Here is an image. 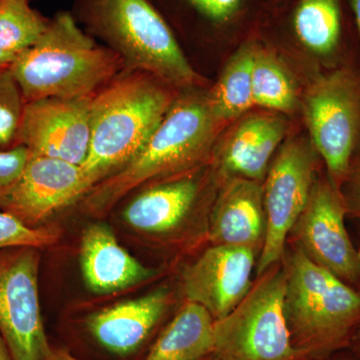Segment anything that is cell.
Returning a JSON list of instances; mask_svg holds the SVG:
<instances>
[{"mask_svg":"<svg viewBox=\"0 0 360 360\" xmlns=\"http://www.w3.org/2000/svg\"><path fill=\"white\" fill-rule=\"evenodd\" d=\"M224 124L213 113L207 94L181 90L141 151L82 198L84 210L103 214L143 184L200 167Z\"/></svg>","mask_w":360,"mask_h":360,"instance_id":"obj_1","label":"cell"},{"mask_svg":"<svg viewBox=\"0 0 360 360\" xmlns=\"http://www.w3.org/2000/svg\"><path fill=\"white\" fill-rule=\"evenodd\" d=\"M181 90L141 70H122L91 99V135L82 168L92 188L148 142Z\"/></svg>","mask_w":360,"mask_h":360,"instance_id":"obj_2","label":"cell"},{"mask_svg":"<svg viewBox=\"0 0 360 360\" xmlns=\"http://www.w3.org/2000/svg\"><path fill=\"white\" fill-rule=\"evenodd\" d=\"M70 13L85 32L122 58L125 70L150 73L179 90L202 84L153 0H75Z\"/></svg>","mask_w":360,"mask_h":360,"instance_id":"obj_3","label":"cell"},{"mask_svg":"<svg viewBox=\"0 0 360 360\" xmlns=\"http://www.w3.org/2000/svg\"><path fill=\"white\" fill-rule=\"evenodd\" d=\"M9 70L27 103L94 96L125 68L115 52L85 32L70 11H63Z\"/></svg>","mask_w":360,"mask_h":360,"instance_id":"obj_4","label":"cell"},{"mask_svg":"<svg viewBox=\"0 0 360 360\" xmlns=\"http://www.w3.org/2000/svg\"><path fill=\"white\" fill-rule=\"evenodd\" d=\"M284 316L293 347L304 357L335 352L360 326V291L312 262L298 248L283 264Z\"/></svg>","mask_w":360,"mask_h":360,"instance_id":"obj_5","label":"cell"},{"mask_svg":"<svg viewBox=\"0 0 360 360\" xmlns=\"http://www.w3.org/2000/svg\"><path fill=\"white\" fill-rule=\"evenodd\" d=\"M283 262L257 276L231 314L214 322L212 355L217 360H302L284 316Z\"/></svg>","mask_w":360,"mask_h":360,"instance_id":"obj_6","label":"cell"},{"mask_svg":"<svg viewBox=\"0 0 360 360\" xmlns=\"http://www.w3.org/2000/svg\"><path fill=\"white\" fill-rule=\"evenodd\" d=\"M309 139L340 188L360 142V77L347 68L314 78L303 97Z\"/></svg>","mask_w":360,"mask_h":360,"instance_id":"obj_7","label":"cell"},{"mask_svg":"<svg viewBox=\"0 0 360 360\" xmlns=\"http://www.w3.org/2000/svg\"><path fill=\"white\" fill-rule=\"evenodd\" d=\"M321 158L309 136L285 139L265 175V238L258 257L257 274L283 262L286 241L307 205L317 177Z\"/></svg>","mask_w":360,"mask_h":360,"instance_id":"obj_8","label":"cell"},{"mask_svg":"<svg viewBox=\"0 0 360 360\" xmlns=\"http://www.w3.org/2000/svg\"><path fill=\"white\" fill-rule=\"evenodd\" d=\"M39 271L37 248L0 250V333L13 360H47L52 352L40 309Z\"/></svg>","mask_w":360,"mask_h":360,"instance_id":"obj_9","label":"cell"},{"mask_svg":"<svg viewBox=\"0 0 360 360\" xmlns=\"http://www.w3.org/2000/svg\"><path fill=\"white\" fill-rule=\"evenodd\" d=\"M347 215L340 188L328 175H317L290 234L312 262L360 291V251L348 234Z\"/></svg>","mask_w":360,"mask_h":360,"instance_id":"obj_10","label":"cell"},{"mask_svg":"<svg viewBox=\"0 0 360 360\" xmlns=\"http://www.w3.org/2000/svg\"><path fill=\"white\" fill-rule=\"evenodd\" d=\"M91 99L51 97L26 103L16 146H25L32 155L84 165L91 135Z\"/></svg>","mask_w":360,"mask_h":360,"instance_id":"obj_11","label":"cell"},{"mask_svg":"<svg viewBox=\"0 0 360 360\" xmlns=\"http://www.w3.org/2000/svg\"><path fill=\"white\" fill-rule=\"evenodd\" d=\"M91 188L82 165L30 155L22 174L2 194L0 210L28 226L39 227L54 212L82 200Z\"/></svg>","mask_w":360,"mask_h":360,"instance_id":"obj_12","label":"cell"},{"mask_svg":"<svg viewBox=\"0 0 360 360\" xmlns=\"http://www.w3.org/2000/svg\"><path fill=\"white\" fill-rule=\"evenodd\" d=\"M257 251L240 246L212 245L184 269L187 302L205 307L215 321L231 314L250 291Z\"/></svg>","mask_w":360,"mask_h":360,"instance_id":"obj_13","label":"cell"},{"mask_svg":"<svg viewBox=\"0 0 360 360\" xmlns=\"http://www.w3.org/2000/svg\"><path fill=\"white\" fill-rule=\"evenodd\" d=\"M265 227L262 182L224 177L210 212V243L213 245L250 248L259 255L264 246Z\"/></svg>","mask_w":360,"mask_h":360,"instance_id":"obj_14","label":"cell"},{"mask_svg":"<svg viewBox=\"0 0 360 360\" xmlns=\"http://www.w3.org/2000/svg\"><path fill=\"white\" fill-rule=\"evenodd\" d=\"M274 21L296 44L319 58L340 51L350 28L355 27L347 0H283Z\"/></svg>","mask_w":360,"mask_h":360,"instance_id":"obj_15","label":"cell"},{"mask_svg":"<svg viewBox=\"0 0 360 360\" xmlns=\"http://www.w3.org/2000/svg\"><path fill=\"white\" fill-rule=\"evenodd\" d=\"M288 129L281 113L245 115L220 148L217 158L219 174L222 177L264 182L272 158L285 141Z\"/></svg>","mask_w":360,"mask_h":360,"instance_id":"obj_16","label":"cell"},{"mask_svg":"<svg viewBox=\"0 0 360 360\" xmlns=\"http://www.w3.org/2000/svg\"><path fill=\"white\" fill-rule=\"evenodd\" d=\"M80 264L87 288L101 295L125 290L155 274L129 255L103 224L90 225L84 231Z\"/></svg>","mask_w":360,"mask_h":360,"instance_id":"obj_17","label":"cell"},{"mask_svg":"<svg viewBox=\"0 0 360 360\" xmlns=\"http://www.w3.org/2000/svg\"><path fill=\"white\" fill-rule=\"evenodd\" d=\"M161 288L136 300L117 303L89 317L87 328L94 340L113 354H131L158 326L169 302Z\"/></svg>","mask_w":360,"mask_h":360,"instance_id":"obj_18","label":"cell"},{"mask_svg":"<svg viewBox=\"0 0 360 360\" xmlns=\"http://www.w3.org/2000/svg\"><path fill=\"white\" fill-rule=\"evenodd\" d=\"M200 191V179L191 172L170 177L148 187L130 201L123 219L137 231L167 233L186 221Z\"/></svg>","mask_w":360,"mask_h":360,"instance_id":"obj_19","label":"cell"},{"mask_svg":"<svg viewBox=\"0 0 360 360\" xmlns=\"http://www.w3.org/2000/svg\"><path fill=\"white\" fill-rule=\"evenodd\" d=\"M214 319L198 304L187 302L168 324L146 360H205L214 347Z\"/></svg>","mask_w":360,"mask_h":360,"instance_id":"obj_20","label":"cell"},{"mask_svg":"<svg viewBox=\"0 0 360 360\" xmlns=\"http://www.w3.org/2000/svg\"><path fill=\"white\" fill-rule=\"evenodd\" d=\"M174 30L193 25L225 30L251 22L265 0H153Z\"/></svg>","mask_w":360,"mask_h":360,"instance_id":"obj_21","label":"cell"},{"mask_svg":"<svg viewBox=\"0 0 360 360\" xmlns=\"http://www.w3.org/2000/svg\"><path fill=\"white\" fill-rule=\"evenodd\" d=\"M257 37L251 35L234 51L210 92L208 101L214 115L226 123L243 117L255 106L252 71Z\"/></svg>","mask_w":360,"mask_h":360,"instance_id":"obj_22","label":"cell"},{"mask_svg":"<svg viewBox=\"0 0 360 360\" xmlns=\"http://www.w3.org/2000/svg\"><path fill=\"white\" fill-rule=\"evenodd\" d=\"M252 92L255 106L274 112L291 113L300 105L295 80L272 52L259 42L253 65Z\"/></svg>","mask_w":360,"mask_h":360,"instance_id":"obj_23","label":"cell"},{"mask_svg":"<svg viewBox=\"0 0 360 360\" xmlns=\"http://www.w3.org/2000/svg\"><path fill=\"white\" fill-rule=\"evenodd\" d=\"M49 22L32 0H0V49L16 58L41 37Z\"/></svg>","mask_w":360,"mask_h":360,"instance_id":"obj_24","label":"cell"},{"mask_svg":"<svg viewBox=\"0 0 360 360\" xmlns=\"http://www.w3.org/2000/svg\"><path fill=\"white\" fill-rule=\"evenodd\" d=\"M25 104L9 68L0 70V149L16 146Z\"/></svg>","mask_w":360,"mask_h":360,"instance_id":"obj_25","label":"cell"},{"mask_svg":"<svg viewBox=\"0 0 360 360\" xmlns=\"http://www.w3.org/2000/svg\"><path fill=\"white\" fill-rule=\"evenodd\" d=\"M56 239L53 229L28 226L11 213L0 210V250L11 248L39 250L53 245Z\"/></svg>","mask_w":360,"mask_h":360,"instance_id":"obj_26","label":"cell"},{"mask_svg":"<svg viewBox=\"0 0 360 360\" xmlns=\"http://www.w3.org/2000/svg\"><path fill=\"white\" fill-rule=\"evenodd\" d=\"M30 158V150L23 146L0 149V198L22 174Z\"/></svg>","mask_w":360,"mask_h":360,"instance_id":"obj_27","label":"cell"},{"mask_svg":"<svg viewBox=\"0 0 360 360\" xmlns=\"http://www.w3.org/2000/svg\"><path fill=\"white\" fill-rule=\"evenodd\" d=\"M340 191L347 214L360 219V156L352 161Z\"/></svg>","mask_w":360,"mask_h":360,"instance_id":"obj_28","label":"cell"},{"mask_svg":"<svg viewBox=\"0 0 360 360\" xmlns=\"http://www.w3.org/2000/svg\"><path fill=\"white\" fill-rule=\"evenodd\" d=\"M352 11L355 26H356L357 35L360 39V0H347Z\"/></svg>","mask_w":360,"mask_h":360,"instance_id":"obj_29","label":"cell"},{"mask_svg":"<svg viewBox=\"0 0 360 360\" xmlns=\"http://www.w3.org/2000/svg\"><path fill=\"white\" fill-rule=\"evenodd\" d=\"M15 58V56L0 49V70L11 68Z\"/></svg>","mask_w":360,"mask_h":360,"instance_id":"obj_30","label":"cell"},{"mask_svg":"<svg viewBox=\"0 0 360 360\" xmlns=\"http://www.w3.org/2000/svg\"><path fill=\"white\" fill-rule=\"evenodd\" d=\"M47 360H77L75 359L72 355L68 354L65 350H53L52 349V352L51 356Z\"/></svg>","mask_w":360,"mask_h":360,"instance_id":"obj_31","label":"cell"},{"mask_svg":"<svg viewBox=\"0 0 360 360\" xmlns=\"http://www.w3.org/2000/svg\"><path fill=\"white\" fill-rule=\"evenodd\" d=\"M0 360H13L4 336L0 333Z\"/></svg>","mask_w":360,"mask_h":360,"instance_id":"obj_32","label":"cell"},{"mask_svg":"<svg viewBox=\"0 0 360 360\" xmlns=\"http://www.w3.org/2000/svg\"><path fill=\"white\" fill-rule=\"evenodd\" d=\"M283 0H265V4H270V6H278L279 4H281Z\"/></svg>","mask_w":360,"mask_h":360,"instance_id":"obj_33","label":"cell"},{"mask_svg":"<svg viewBox=\"0 0 360 360\" xmlns=\"http://www.w3.org/2000/svg\"><path fill=\"white\" fill-rule=\"evenodd\" d=\"M354 336H356L357 340H359V342L360 345V326H359V328L357 329L356 333H354Z\"/></svg>","mask_w":360,"mask_h":360,"instance_id":"obj_34","label":"cell"},{"mask_svg":"<svg viewBox=\"0 0 360 360\" xmlns=\"http://www.w3.org/2000/svg\"><path fill=\"white\" fill-rule=\"evenodd\" d=\"M205 360H217V359H215V357L213 356V355H212V357H210V359H205Z\"/></svg>","mask_w":360,"mask_h":360,"instance_id":"obj_35","label":"cell"},{"mask_svg":"<svg viewBox=\"0 0 360 360\" xmlns=\"http://www.w3.org/2000/svg\"><path fill=\"white\" fill-rule=\"evenodd\" d=\"M359 251H360V248H359Z\"/></svg>","mask_w":360,"mask_h":360,"instance_id":"obj_36","label":"cell"},{"mask_svg":"<svg viewBox=\"0 0 360 360\" xmlns=\"http://www.w3.org/2000/svg\"></svg>","mask_w":360,"mask_h":360,"instance_id":"obj_37","label":"cell"}]
</instances>
